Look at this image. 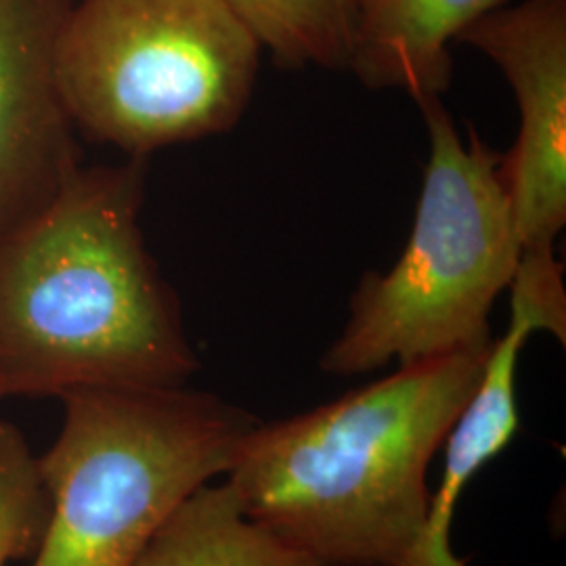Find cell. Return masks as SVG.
<instances>
[{
    "label": "cell",
    "instance_id": "cell-1",
    "mask_svg": "<svg viewBox=\"0 0 566 566\" xmlns=\"http://www.w3.org/2000/svg\"><path fill=\"white\" fill-rule=\"evenodd\" d=\"M145 160L76 168L0 233V399L185 386L200 369L143 240Z\"/></svg>",
    "mask_w": 566,
    "mask_h": 566
},
{
    "label": "cell",
    "instance_id": "cell-2",
    "mask_svg": "<svg viewBox=\"0 0 566 566\" xmlns=\"http://www.w3.org/2000/svg\"><path fill=\"white\" fill-rule=\"evenodd\" d=\"M491 344L401 365L332 403L259 422L224 474L243 512L324 566H430L426 470Z\"/></svg>",
    "mask_w": 566,
    "mask_h": 566
},
{
    "label": "cell",
    "instance_id": "cell-3",
    "mask_svg": "<svg viewBox=\"0 0 566 566\" xmlns=\"http://www.w3.org/2000/svg\"><path fill=\"white\" fill-rule=\"evenodd\" d=\"M430 156L401 256L367 273L340 336L322 357L334 376L418 364L493 343L489 315L523 254L500 158L474 128L465 139L441 97L418 102Z\"/></svg>",
    "mask_w": 566,
    "mask_h": 566
},
{
    "label": "cell",
    "instance_id": "cell-4",
    "mask_svg": "<svg viewBox=\"0 0 566 566\" xmlns=\"http://www.w3.org/2000/svg\"><path fill=\"white\" fill-rule=\"evenodd\" d=\"M39 458L49 516L34 566H130L168 516L223 476L254 416L221 397L168 388L63 397Z\"/></svg>",
    "mask_w": 566,
    "mask_h": 566
},
{
    "label": "cell",
    "instance_id": "cell-5",
    "mask_svg": "<svg viewBox=\"0 0 566 566\" xmlns=\"http://www.w3.org/2000/svg\"><path fill=\"white\" fill-rule=\"evenodd\" d=\"M261 57L227 0H72L55 76L74 126L145 160L235 128Z\"/></svg>",
    "mask_w": 566,
    "mask_h": 566
},
{
    "label": "cell",
    "instance_id": "cell-6",
    "mask_svg": "<svg viewBox=\"0 0 566 566\" xmlns=\"http://www.w3.org/2000/svg\"><path fill=\"white\" fill-rule=\"evenodd\" d=\"M458 42L493 61L521 128L500 158L518 240L552 248L566 224V0H523L468 25Z\"/></svg>",
    "mask_w": 566,
    "mask_h": 566
},
{
    "label": "cell",
    "instance_id": "cell-7",
    "mask_svg": "<svg viewBox=\"0 0 566 566\" xmlns=\"http://www.w3.org/2000/svg\"><path fill=\"white\" fill-rule=\"evenodd\" d=\"M72 0H0V233L78 168L55 51Z\"/></svg>",
    "mask_w": 566,
    "mask_h": 566
},
{
    "label": "cell",
    "instance_id": "cell-8",
    "mask_svg": "<svg viewBox=\"0 0 566 566\" xmlns=\"http://www.w3.org/2000/svg\"><path fill=\"white\" fill-rule=\"evenodd\" d=\"M507 290L506 334L491 344L483 376L443 443L446 470L428 507L430 566H464L451 552V523L468 483L512 443L521 428L516 369L526 340L535 332H549L566 343L565 264L556 259L554 248L523 250Z\"/></svg>",
    "mask_w": 566,
    "mask_h": 566
},
{
    "label": "cell",
    "instance_id": "cell-9",
    "mask_svg": "<svg viewBox=\"0 0 566 566\" xmlns=\"http://www.w3.org/2000/svg\"><path fill=\"white\" fill-rule=\"evenodd\" d=\"M507 0H357L346 70L371 91L424 102L451 84V44Z\"/></svg>",
    "mask_w": 566,
    "mask_h": 566
},
{
    "label": "cell",
    "instance_id": "cell-10",
    "mask_svg": "<svg viewBox=\"0 0 566 566\" xmlns=\"http://www.w3.org/2000/svg\"><path fill=\"white\" fill-rule=\"evenodd\" d=\"M130 566H324L252 521L224 481L198 486Z\"/></svg>",
    "mask_w": 566,
    "mask_h": 566
},
{
    "label": "cell",
    "instance_id": "cell-11",
    "mask_svg": "<svg viewBox=\"0 0 566 566\" xmlns=\"http://www.w3.org/2000/svg\"><path fill=\"white\" fill-rule=\"evenodd\" d=\"M283 70H346L357 0H227Z\"/></svg>",
    "mask_w": 566,
    "mask_h": 566
},
{
    "label": "cell",
    "instance_id": "cell-12",
    "mask_svg": "<svg viewBox=\"0 0 566 566\" xmlns=\"http://www.w3.org/2000/svg\"><path fill=\"white\" fill-rule=\"evenodd\" d=\"M49 516V500L20 428L0 422V566L36 552Z\"/></svg>",
    "mask_w": 566,
    "mask_h": 566
}]
</instances>
